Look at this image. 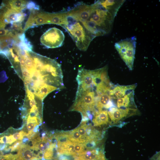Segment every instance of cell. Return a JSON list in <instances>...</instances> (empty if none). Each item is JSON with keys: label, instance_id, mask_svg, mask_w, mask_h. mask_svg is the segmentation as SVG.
I'll return each mask as SVG.
<instances>
[{"label": "cell", "instance_id": "cell-16", "mask_svg": "<svg viewBox=\"0 0 160 160\" xmlns=\"http://www.w3.org/2000/svg\"><path fill=\"white\" fill-rule=\"evenodd\" d=\"M37 124L31 122H26V127L28 133H30L33 132V130Z\"/></svg>", "mask_w": 160, "mask_h": 160}, {"label": "cell", "instance_id": "cell-6", "mask_svg": "<svg viewBox=\"0 0 160 160\" xmlns=\"http://www.w3.org/2000/svg\"><path fill=\"white\" fill-rule=\"evenodd\" d=\"M65 39L64 34L59 29L53 27L47 31L41 36L40 41L48 48H54L62 46Z\"/></svg>", "mask_w": 160, "mask_h": 160}, {"label": "cell", "instance_id": "cell-3", "mask_svg": "<svg viewBox=\"0 0 160 160\" xmlns=\"http://www.w3.org/2000/svg\"><path fill=\"white\" fill-rule=\"evenodd\" d=\"M66 13L65 23L61 26L69 33L79 49L86 51L95 37L80 22L68 14L67 12Z\"/></svg>", "mask_w": 160, "mask_h": 160}, {"label": "cell", "instance_id": "cell-1", "mask_svg": "<svg viewBox=\"0 0 160 160\" xmlns=\"http://www.w3.org/2000/svg\"><path fill=\"white\" fill-rule=\"evenodd\" d=\"M125 1L97 0L90 5L79 2L68 9V14L80 22L95 37L110 32L115 17Z\"/></svg>", "mask_w": 160, "mask_h": 160}, {"label": "cell", "instance_id": "cell-10", "mask_svg": "<svg viewBox=\"0 0 160 160\" xmlns=\"http://www.w3.org/2000/svg\"><path fill=\"white\" fill-rule=\"evenodd\" d=\"M74 142L68 139L57 142V156L62 154L74 158L76 156L74 152Z\"/></svg>", "mask_w": 160, "mask_h": 160}, {"label": "cell", "instance_id": "cell-17", "mask_svg": "<svg viewBox=\"0 0 160 160\" xmlns=\"http://www.w3.org/2000/svg\"><path fill=\"white\" fill-rule=\"evenodd\" d=\"M159 155V152H158L151 157L150 160H160Z\"/></svg>", "mask_w": 160, "mask_h": 160}, {"label": "cell", "instance_id": "cell-8", "mask_svg": "<svg viewBox=\"0 0 160 160\" xmlns=\"http://www.w3.org/2000/svg\"><path fill=\"white\" fill-rule=\"evenodd\" d=\"M136 111L137 110L135 108H127L123 109L112 107L108 111V113L111 121L116 123L125 117L133 115Z\"/></svg>", "mask_w": 160, "mask_h": 160}, {"label": "cell", "instance_id": "cell-9", "mask_svg": "<svg viewBox=\"0 0 160 160\" xmlns=\"http://www.w3.org/2000/svg\"><path fill=\"white\" fill-rule=\"evenodd\" d=\"M74 160H106L103 152L99 148H89L74 158Z\"/></svg>", "mask_w": 160, "mask_h": 160}, {"label": "cell", "instance_id": "cell-14", "mask_svg": "<svg viewBox=\"0 0 160 160\" xmlns=\"http://www.w3.org/2000/svg\"><path fill=\"white\" fill-rule=\"evenodd\" d=\"M66 133L67 139L72 142L83 144L87 143L86 140L79 134L76 128L71 131L66 132Z\"/></svg>", "mask_w": 160, "mask_h": 160}, {"label": "cell", "instance_id": "cell-13", "mask_svg": "<svg viewBox=\"0 0 160 160\" xmlns=\"http://www.w3.org/2000/svg\"><path fill=\"white\" fill-rule=\"evenodd\" d=\"M136 84L127 86L117 85L113 89V94L116 98L123 97L126 95L134 92Z\"/></svg>", "mask_w": 160, "mask_h": 160}, {"label": "cell", "instance_id": "cell-12", "mask_svg": "<svg viewBox=\"0 0 160 160\" xmlns=\"http://www.w3.org/2000/svg\"><path fill=\"white\" fill-rule=\"evenodd\" d=\"M92 121L95 127L107 124L109 122L107 111L102 110L96 111L94 114Z\"/></svg>", "mask_w": 160, "mask_h": 160}, {"label": "cell", "instance_id": "cell-4", "mask_svg": "<svg viewBox=\"0 0 160 160\" xmlns=\"http://www.w3.org/2000/svg\"><path fill=\"white\" fill-rule=\"evenodd\" d=\"M95 89L90 87L84 90H77L75 101L70 111L79 112L82 116L94 115L96 112L95 108L97 97Z\"/></svg>", "mask_w": 160, "mask_h": 160}, {"label": "cell", "instance_id": "cell-5", "mask_svg": "<svg viewBox=\"0 0 160 160\" xmlns=\"http://www.w3.org/2000/svg\"><path fill=\"white\" fill-rule=\"evenodd\" d=\"M136 44V38L134 36L121 40L114 45L121 58L131 70L133 68Z\"/></svg>", "mask_w": 160, "mask_h": 160}, {"label": "cell", "instance_id": "cell-15", "mask_svg": "<svg viewBox=\"0 0 160 160\" xmlns=\"http://www.w3.org/2000/svg\"><path fill=\"white\" fill-rule=\"evenodd\" d=\"M74 143V152L76 155V157L87 150L84 144Z\"/></svg>", "mask_w": 160, "mask_h": 160}, {"label": "cell", "instance_id": "cell-7", "mask_svg": "<svg viewBox=\"0 0 160 160\" xmlns=\"http://www.w3.org/2000/svg\"><path fill=\"white\" fill-rule=\"evenodd\" d=\"M76 79L78 84L77 90H84L89 88L96 87L93 84L92 76L90 70L79 68Z\"/></svg>", "mask_w": 160, "mask_h": 160}, {"label": "cell", "instance_id": "cell-11", "mask_svg": "<svg viewBox=\"0 0 160 160\" xmlns=\"http://www.w3.org/2000/svg\"><path fill=\"white\" fill-rule=\"evenodd\" d=\"M111 99V97L109 94L108 91L97 96L96 103L97 111L102 110L104 108H108L111 107L113 104Z\"/></svg>", "mask_w": 160, "mask_h": 160}, {"label": "cell", "instance_id": "cell-2", "mask_svg": "<svg viewBox=\"0 0 160 160\" xmlns=\"http://www.w3.org/2000/svg\"><path fill=\"white\" fill-rule=\"evenodd\" d=\"M15 63L13 68L23 81L25 90L38 96L44 87H54L53 59L26 49L19 54Z\"/></svg>", "mask_w": 160, "mask_h": 160}]
</instances>
